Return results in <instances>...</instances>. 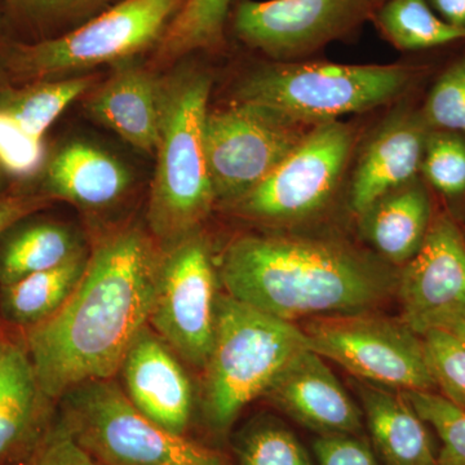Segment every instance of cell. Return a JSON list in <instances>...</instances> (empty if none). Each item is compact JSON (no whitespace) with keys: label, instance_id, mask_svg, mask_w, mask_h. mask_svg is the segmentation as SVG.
<instances>
[{"label":"cell","instance_id":"obj_13","mask_svg":"<svg viewBox=\"0 0 465 465\" xmlns=\"http://www.w3.org/2000/svg\"><path fill=\"white\" fill-rule=\"evenodd\" d=\"M403 322L423 335L439 318L465 311V241L449 217L430 224L397 282Z\"/></svg>","mask_w":465,"mask_h":465},{"label":"cell","instance_id":"obj_26","mask_svg":"<svg viewBox=\"0 0 465 465\" xmlns=\"http://www.w3.org/2000/svg\"><path fill=\"white\" fill-rule=\"evenodd\" d=\"M94 81V76L85 75L33 82L20 90L3 92L0 109L7 112L27 134L43 139L64 110L90 90Z\"/></svg>","mask_w":465,"mask_h":465},{"label":"cell","instance_id":"obj_10","mask_svg":"<svg viewBox=\"0 0 465 465\" xmlns=\"http://www.w3.org/2000/svg\"><path fill=\"white\" fill-rule=\"evenodd\" d=\"M353 145L351 125L341 121L314 125L273 173L226 207L264 224L309 219L331 201Z\"/></svg>","mask_w":465,"mask_h":465},{"label":"cell","instance_id":"obj_34","mask_svg":"<svg viewBox=\"0 0 465 465\" xmlns=\"http://www.w3.org/2000/svg\"><path fill=\"white\" fill-rule=\"evenodd\" d=\"M320 465H381L366 440L357 434H330L314 440Z\"/></svg>","mask_w":465,"mask_h":465},{"label":"cell","instance_id":"obj_40","mask_svg":"<svg viewBox=\"0 0 465 465\" xmlns=\"http://www.w3.org/2000/svg\"><path fill=\"white\" fill-rule=\"evenodd\" d=\"M3 332H0V335H2Z\"/></svg>","mask_w":465,"mask_h":465},{"label":"cell","instance_id":"obj_18","mask_svg":"<svg viewBox=\"0 0 465 465\" xmlns=\"http://www.w3.org/2000/svg\"><path fill=\"white\" fill-rule=\"evenodd\" d=\"M163 81L143 67L125 65L88 100V112L100 124L148 154H155L162 116Z\"/></svg>","mask_w":465,"mask_h":465},{"label":"cell","instance_id":"obj_35","mask_svg":"<svg viewBox=\"0 0 465 465\" xmlns=\"http://www.w3.org/2000/svg\"><path fill=\"white\" fill-rule=\"evenodd\" d=\"M25 16L41 21L70 20L84 16L106 0H8Z\"/></svg>","mask_w":465,"mask_h":465},{"label":"cell","instance_id":"obj_28","mask_svg":"<svg viewBox=\"0 0 465 465\" xmlns=\"http://www.w3.org/2000/svg\"><path fill=\"white\" fill-rule=\"evenodd\" d=\"M240 465H314L295 434L283 425L260 423L244 433L237 448Z\"/></svg>","mask_w":465,"mask_h":465},{"label":"cell","instance_id":"obj_19","mask_svg":"<svg viewBox=\"0 0 465 465\" xmlns=\"http://www.w3.org/2000/svg\"><path fill=\"white\" fill-rule=\"evenodd\" d=\"M357 391L385 465H439L427 424L403 391L366 381L358 382Z\"/></svg>","mask_w":465,"mask_h":465},{"label":"cell","instance_id":"obj_16","mask_svg":"<svg viewBox=\"0 0 465 465\" xmlns=\"http://www.w3.org/2000/svg\"><path fill=\"white\" fill-rule=\"evenodd\" d=\"M430 133L423 115L411 112L391 115L378 128L351 182V206L358 215L382 195L416 179Z\"/></svg>","mask_w":465,"mask_h":465},{"label":"cell","instance_id":"obj_37","mask_svg":"<svg viewBox=\"0 0 465 465\" xmlns=\"http://www.w3.org/2000/svg\"><path fill=\"white\" fill-rule=\"evenodd\" d=\"M430 5L450 25L465 29V0H430Z\"/></svg>","mask_w":465,"mask_h":465},{"label":"cell","instance_id":"obj_29","mask_svg":"<svg viewBox=\"0 0 465 465\" xmlns=\"http://www.w3.org/2000/svg\"><path fill=\"white\" fill-rule=\"evenodd\" d=\"M430 374L450 402L465 410V342L446 330L421 335Z\"/></svg>","mask_w":465,"mask_h":465},{"label":"cell","instance_id":"obj_39","mask_svg":"<svg viewBox=\"0 0 465 465\" xmlns=\"http://www.w3.org/2000/svg\"><path fill=\"white\" fill-rule=\"evenodd\" d=\"M385 0H376V7H381L382 3H384Z\"/></svg>","mask_w":465,"mask_h":465},{"label":"cell","instance_id":"obj_22","mask_svg":"<svg viewBox=\"0 0 465 465\" xmlns=\"http://www.w3.org/2000/svg\"><path fill=\"white\" fill-rule=\"evenodd\" d=\"M87 260L84 251L56 268L0 287V313L5 322L26 331L54 316L78 286Z\"/></svg>","mask_w":465,"mask_h":465},{"label":"cell","instance_id":"obj_1","mask_svg":"<svg viewBox=\"0 0 465 465\" xmlns=\"http://www.w3.org/2000/svg\"><path fill=\"white\" fill-rule=\"evenodd\" d=\"M164 250L152 232L124 226L101 238L72 296L21 333L48 399L118 374L149 324Z\"/></svg>","mask_w":465,"mask_h":465},{"label":"cell","instance_id":"obj_38","mask_svg":"<svg viewBox=\"0 0 465 465\" xmlns=\"http://www.w3.org/2000/svg\"><path fill=\"white\" fill-rule=\"evenodd\" d=\"M430 329L446 330L465 342V311L455 312L439 318Z\"/></svg>","mask_w":465,"mask_h":465},{"label":"cell","instance_id":"obj_9","mask_svg":"<svg viewBox=\"0 0 465 465\" xmlns=\"http://www.w3.org/2000/svg\"><path fill=\"white\" fill-rule=\"evenodd\" d=\"M312 128L273 109L240 101L208 112L204 148L216 202L226 206L259 185Z\"/></svg>","mask_w":465,"mask_h":465},{"label":"cell","instance_id":"obj_6","mask_svg":"<svg viewBox=\"0 0 465 465\" xmlns=\"http://www.w3.org/2000/svg\"><path fill=\"white\" fill-rule=\"evenodd\" d=\"M63 400L61 421L103 465H225L213 450L143 415L112 379L85 382Z\"/></svg>","mask_w":465,"mask_h":465},{"label":"cell","instance_id":"obj_14","mask_svg":"<svg viewBox=\"0 0 465 465\" xmlns=\"http://www.w3.org/2000/svg\"><path fill=\"white\" fill-rule=\"evenodd\" d=\"M265 396L321 436L357 434L362 428V410L349 397L323 358L309 348L291 358Z\"/></svg>","mask_w":465,"mask_h":465},{"label":"cell","instance_id":"obj_20","mask_svg":"<svg viewBox=\"0 0 465 465\" xmlns=\"http://www.w3.org/2000/svg\"><path fill=\"white\" fill-rule=\"evenodd\" d=\"M430 195L418 179L375 201L361 217V231L385 262L405 265L419 250L430 231Z\"/></svg>","mask_w":465,"mask_h":465},{"label":"cell","instance_id":"obj_32","mask_svg":"<svg viewBox=\"0 0 465 465\" xmlns=\"http://www.w3.org/2000/svg\"><path fill=\"white\" fill-rule=\"evenodd\" d=\"M45 162L43 139L34 137L0 109V167L18 179L33 176Z\"/></svg>","mask_w":465,"mask_h":465},{"label":"cell","instance_id":"obj_36","mask_svg":"<svg viewBox=\"0 0 465 465\" xmlns=\"http://www.w3.org/2000/svg\"><path fill=\"white\" fill-rule=\"evenodd\" d=\"M54 201V198L47 194L18 193L0 195V235L26 217L50 207Z\"/></svg>","mask_w":465,"mask_h":465},{"label":"cell","instance_id":"obj_7","mask_svg":"<svg viewBox=\"0 0 465 465\" xmlns=\"http://www.w3.org/2000/svg\"><path fill=\"white\" fill-rule=\"evenodd\" d=\"M185 0H122L78 29L15 47L7 60L15 81H47L118 63L159 42Z\"/></svg>","mask_w":465,"mask_h":465},{"label":"cell","instance_id":"obj_30","mask_svg":"<svg viewBox=\"0 0 465 465\" xmlns=\"http://www.w3.org/2000/svg\"><path fill=\"white\" fill-rule=\"evenodd\" d=\"M421 171L425 179L442 194L465 192V142L457 134L437 131L425 143Z\"/></svg>","mask_w":465,"mask_h":465},{"label":"cell","instance_id":"obj_24","mask_svg":"<svg viewBox=\"0 0 465 465\" xmlns=\"http://www.w3.org/2000/svg\"><path fill=\"white\" fill-rule=\"evenodd\" d=\"M231 3L232 0H185L159 39L155 61L167 65L192 52L222 47Z\"/></svg>","mask_w":465,"mask_h":465},{"label":"cell","instance_id":"obj_11","mask_svg":"<svg viewBox=\"0 0 465 465\" xmlns=\"http://www.w3.org/2000/svg\"><path fill=\"white\" fill-rule=\"evenodd\" d=\"M163 250L150 329L177 357L204 369L215 335L217 302L210 244L198 231Z\"/></svg>","mask_w":465,"mask_h":465},{"label":"cell","instance_id":"obj_3","mask_svg":"<svg viewBox=\"0 0 465 465\" xmlns=\"http://www.w3.org/2000/svg\"><path fill=\"white\" fill-rule=\"evenodd\" d=\"M213 79L183 70L163 81L162 116L150 192V232L163 249L198 232L216 203L204 148Z\"/></svg>","mask_w":465,"mask_h":465},{"label":"cell","instance_id":"obj_17","mask_svg":"<svg viewBox=\"0 0 465 465\" xmlns=\"http://www.w3.org/2000/svg\"><path fill=\"white\" fill-rule=\"evenodd\" d=\"M50 399L45 396L23 338L0 335V465L30 452L47 430Z\"/></svg>","mask_w":465,"mask_h":465},{"label":"cell","instance_id":"obj_33","mask_svg":"<svg viewBox=\"0 0 465 465\" xmlns=\"http://www.w3.org/2000/svg\"><path fill=\"white\" fill-rule=\"evenodd\" d=\"M24 465H103L85 451L63 421L47 428Z\"/></svg>","mask_w":465,"mask_h":465},{"label":"cell","instance_id":"obj_5","mask_svg":"<svg viewBox=\"0 0 465 465\" xmlns=\"http://www.w3.org/2000/svg\"><path fill=\"white\" fill-rule=\"evenodd\" d=\"M405 65L277 63L238 84L235 101L265 106L309 125L385 105L414 79Z\"/></svg>","mask_w":465,"mask_h":465},{"label":"cell","instance_id":"obj_8","mask_svg":"<svg viewBox=\"0 0 465 465\" xmlns=\"http://www.w3.org/2000/svg\"><path fill=\"white\" fill-rule=\"evenodd\" d=\"M309 349L360 381L401 391H433L420 335L403 321L370 312L311 318L302 327Z\"/></svg>","mask_w":465,"mask_h":465},{"label":"cell","instance_id":"obj_31","mask_svg":"<svg viewBox=\"0 0 465 465\" xmlns=\"http://www.w3.org/2000/svg\"><path fill=\"white\" fill-rule=\"evenodd\" d=\"M421 115L432 131L465 134V58L440 76Z\"/></svg>","mask_w":465,"mask_h":465},{"label":"cell","instance_id":"obj_23","mask_svg":"<svg viewBox=\"0 0 465 465\" xmlns=\"http://www.w3.org/2000/svg\"><path fill=\"white\" fill-rule=\"evenodd\" d=\"M17 225L0 235V287L56 268L84 252L67 226L47 222Z\"/></svg>","mask_w":465,"mask_h":465},{"label":"cell","instance_id":"obj_2","mask_svg":"<svg viewBox=\"0 0 465 465\" xmlns=\"http://www.w3.org/2000/svg\"><path fill=\"white\" fill-rule=\"evenodd\" d=\"M219 277L232 298L292 323L372 311L399 282L387 264L345 242L302 235L237 238Z\"/></svg>","mask_w":465,"mask_h":465},{"label":"cell","instance_id":"obj_21","mask_svg":"<svg viewBox=\"0 0 465 465\" xmlns=\"http://www.w3.org/2000/svg\"><path fill=\"white\" fill-rule=\"evenodd\" d=\"M45 194L85 208H103L127 192V168L103 150L74 143L60 150L45 170Z\"/></svg>","mask_w":465,"mask_h":465},{"label":"cell","instance_id":"obj_27","mask_svg":"<svg viewBox=\"0 0 465 465\" xmlns=\"http://www.w3.org/2000/svg\"><path fill=\"white\" fill-rule=\"evenodd\" d=\"M416 412L439 434V465H465V410L434 391H403Z\"/></svg>","mask_w":465,"mask_h":465},{"label":"cell","instance_id":"obj_25","mask_svg":"<svg viewBox=\"0 0 465 465\" xmlns=\"http://www.w3.org/2000/svg\"><path fill=\"white\" fill-rule=\"evenodd\" d=\"M375 20L385 39L402 51L427 50L465 39V29L442 20L427 0H385Z\"/></svg>","mask_w":465,"mask_h":465},{"label":"cell","instance_id":"obj_12","mask_svg":"<svg viewBox=\"0 0 465 465\" xmlns=\"http://www.w3.org/2000/svg\"><path fill=\"white\" fill-rule=\"evenodd\" d=\"M374 7L376 0H244L232 26L250 47L286 61L351 33Z\"/></svg>","mask_w":465,"mask_h":465},{"label":"cell","instance_id":"obj_4","mask_svg":"<svg viewBox=\"0 0 465 465\" xmlns=\"http://www.w3.org/2000/svg\"><path fill=\"white\" fill-rule=\"evenodd\" d=\"M309 348L295 323L220 296L215 335L204 366L203 405L211 425L225 430L253 400L262 396L291 358Z\"/></svg>","mask_w":465,"mask_h":465},{"label":"cell","instance_id":"obj_15","mask_svg":"<svg viewBox=\"0 0 465 465\" xmlns=\"http://www.w3.org/2000/svg\"><path fill=\"white\" fill-rule=\"evenodd\" d=\"M119 372L124 393L143 415L171 432H185L193 409L191 381L149 324L128 349Z\"/></svg>","mask_w":465,"mask_h":465}]
</instances>
